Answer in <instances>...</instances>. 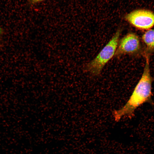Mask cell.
Listing matches in <instances>:
<instances>
[{"instance_id": "6da1fadb", "label": "cell", "mask_w": 154, "mask_h": 154, "mask_svg": "<svg viewBox=\"0 0 154 154\" xmlns=\"http://www.w3.org/2000/svg\"><path fill=\"white\" fill-rule=\"evenodd\" d=\"M145 56L146 62L143 73L131 94L123 107L113 112V117L116 121L125 116L132 117L136 109L145 103L153 104L152 99L153 78L150 72L149 56L145 54Z\"/></svg>"}, {"instance_id": "277c9868", "label": "cell", "mask_w": 154, "mask_h": 154, "mask_svg": "<svg viewBox=\"0 0 154 154\" xmlns=\"http://www.w3.org/2000/svg\"><path fill=\"white\" fill-rule=\"evenodd\" d=\"M119 40L114 56L119 57L125 55L136 54L141 48L140 40L135 33H127Z\"/></svg>"}, {"instance_id": "7a4b0ae2", "label": "cell", "mask_w": 154, "mask_h": 154, "mask_svg": "<svg viewBox=\"0 0 154 154\" xmlns=\"http://www.w3.org/2000/svg\"><path fill=\"white\" fill-rule=\"evenodd\" d=\"M122 30L117 29L112 38L96 56L86 65L85 70L92 75H99L103 68L114 56Z\"/></svg>"}, {"instance_id": "8992f818", "label": "cell", "mask_w": 154, "mask_h": 154, "mask_svg": "<svg viewBox=\"0 0 154 154\" xmlns=\"http://www.w3.org/2000/svg\"><path fill=\"white\" fill-rule=\"evenodd\" d=\"M30 3L34 5L45 0H28Z\"/></svg>"}, {"instance_id": "3957f363", "label": "cell", "mask_w": 154, "mask_h": 154, "mask_svg": "<svg viewBox=\"0 0 154 154\" xmlns=\"http://www.w3.org/2000/svg\"><path fill=\"white\" fill-rule=\"evenodd\" d=\"M124 19L136 28L149 30L154 26V13L148 10L140 9L126 14Z\"/></svg>"}, {"instance_id": "5b68a950", "label": "cell", "mask_w": 154, "mask_h": 154, "mask_svg": "<svg viewBox=\"0 0 154 154\" xmlns=\"http://www.w3.org/2000/svg\"><path fill=\"white\" fill-rule=\"evenodd\" d=\"M142 40L148 50H154V29L146 31L142 35Z\"/></svg>"}, {"instance_id": "52a82bcc", "label": "cell", "mask_w": 154, "mask_h": 154, "mask_svg": "<svg viewBox=\"0 0 154 154\" xmlns=\"http://www.w3.org/2000/svg\"><path fill=\"white\" fill-rule=\"evenodd\" d=\"M2 33V30L1 28L0 27V35H1Z\"/></svg>"}]
</instances>
